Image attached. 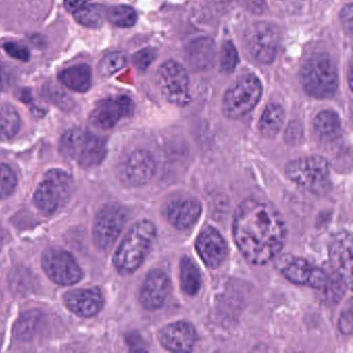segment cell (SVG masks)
<instances>
[{
    "instance_id": "d6986e66",
    "label": "cell",
    "mask_w": 353,
    "mask_h": 353,
    "mask_svg": "<svg viewBox=\"0 0 353 353\" xmlns=\"http://www.w3.org/2000/svg\"><path fill=\"white\" fill-rule=\"evenodd\" d=\"M65 305L79 317H92L104 305V296L99 288L74 289L63 297Z\"/></svg>"
},
{
    "instance_id": "cb8c5ba5",
    "label": "cell",
    "mask_w": 353,
    "mask_h": 353,
    "mask_svg": "<svg viewBox=\"0 0 353 353\" xmlns=\"http://www.w3.org/2000/svg\"><path fill=\"white\" fill-rule=\"evenodd\" d=\"M181 286L188 296H195L201 288V274L195 262L190 257H183L181 261Z\"/></svg>"
},
{
    "instance_id": "ba28073f",
    "label": "cell",
    "mask_w": 353,
    "mask_h": 353,
    "mask_svg": "<svg viewBox=\"0 0 353 353\" xmlns=\"http://www.w3.org/2000/svg\"><path fill=\"white\" fill-rule=\"evenodd\" d=\"M157 82L163 96L176 106H187L191 101L190 80L183 65L174 61L163 63L157 74Z\"/></svg>"
},
{
    "instance_id": "4316f807",
    "label": "cell",
    "mask_w": 353,
    "mask_h": 353,
    "mask_svg": "<svg viewBox=\"0 0 353 353\" xmlns=\"http://www.w3.org/2000/svg\"><path fill=\"white\" fill-rule=\"evenodd\" d=\"M107 19L119 28H132L137 22V13L129 6H114L107 11Z\"/></svg>"
},
{
    "instance_id": "1f68e13d",
    "label": "cell",
    "mask_w": 353,
    "mask_h": 353,
    "mask_svg": "<svg viewBox=\"0 0 353 353\" xmlns=\"http://www.w3.org/2000/svg\"><path fill=\"white\" fill-rule=\"evenodd\" d=\"M192 54L195 65H203L204 63V65H206L212 59L214 61V44L212 42H206L205 40L196 43Z\"/></svg>"
},
{
    "instance_id": "3957f363",
    "label": "cell",
    "mask_w": 353,
    "mask_h": 353,
    "mask_svg": "<svg viewBox=\"0 0 353 353\" xmlns=\"http://www.w3.org/2000/svg\"><path fill=\"white\" fill-rule=\"evenodd\" d=\"M303 90L315 99L332 98L338 90L339 76L336 65L325 53L314 55L301 70Z\"/></svg>"
},
{
    "instance_id": "8fae6325",
    "label": "cell",
    "mask_w": 353,
    "mask_h": 353,
    "mask_svg": "<svg viewBox=\"0 0 353 353\" xmlns=\"http://www.w3.org/2000/svg\"><path fill=\"white\" fill-rule=\"evenodd\" d=\"M330 166L323 157L310 156L295 159L286 165L287 177L303 188L313 187L323 181L330 174Z\"/></svg>"
},
{
    "instance_id": "836d02e7",
    "label": "cell",
    "mask_w": 353,
    "mask_h": 353,
    "mask_svg": "<svg viewBox=\"0 0 353 353\" xmlns=\"http://www.w3.org/2000/svg\"><path fill=\"white\" fill-rule=\"evenodd\" d=\"M3 48L6 53L13 59H19L21 61H28L30 59V52L28 49L17 43H6L3 44Z\"/></svg>"
},
{
    "instance_id": "83f0119b",
    "label": "cell",
    "mask_w": 353,
    "mask_h": 353,
    "mask_svg": "<svg viewBox=\"0 0 353 353\" xmlns=\"http://www.w3.org/2000/svg\"><path fill=\"white\" fill-rule=\"evenodd\" d=\"M41 321V313L38 311L26 312L18 320L16 334L21 340L28 341L36 334Z\"/></svg>"
},
{
    "instance_id": "44dd1931",
    "label": "cell",
    "mask_w": 353,
    "mask_h": 353,
    "mask_svg": "<svg viewBox=\"0 0 353 353\" xmlns=\"http://www.w3.org/2000/svg\"><path fill=\"white\" fill-rule=\"evenodd\" d=\"M59 81L74 92H85L92 88V70L88 65H77L63 70L59 75Z\"/></svg>"
},
{
    "instance_id": "60d3db41",
    "label": "cell",
    "mask_w": 353,
    "mask_h": 353,
    "mask_svg": "<svg viewBox=\"0 0 353 353\" xmlns=\"http://www.w3.org/2000/svg\"><path fill=\"white\" fill-rule=\"evenodd\" d=\"M348 79L349 88H350V90H352V65H350V67H349Z\"/></svg>"
},
{
    "instance_id": "5b68a950",
    "label": "cell",
    "mask_w": 353,
    "mask_h": 353,
    "mask_svg": "<svg viewBox=\"0 0 353 353\" xmlns=\"http://www.w3.org/2000/svg\"><path fill=\"white\" fill-rule=\"evenodd\" d=\"M74 191L71 175L59 169L49 170L34 193L37 208L47 214L61 210L69 202Z\"/></svg>"
},
{
    "instance_id": "7a4b0ae2",
    "label": "cell",
    "mask_w": 353,
    "mask_h": 353,
    "mask_svg": "<svg viewBox=\"0 0 353 353\" xmlns=\"http://www.w3.org/2000/svg\"><path fill=\"white\" fill-rule=\"evenodd\" d=\"M156 237V227L150 220L135 223L128 231L113 256V263L121 274H131L143 263Z\"/></svg>"
},
{
    "instance_id": "ac0fdd59",
    "label": "cell",
    "mask_w": 353,
    "mask_h": 353,
    "mask_svg": "<svg viewBox=\"0 0 353 353\" xmlns=\"http://www.w3.org/2000/svg\"><path fill=\"white\" fill-rule=\"evenodd\" d=\"M330 259L338 276L350 288L352 285V235L339 233L330 243Z\"/></svg>"
},
{
    "instance_id": "8d00e7d4",
    "label": "cell",
    "mask_w": 353,
    "mask_h": 353,
    "mask_svg": "<svg viewBox=\"0 0 353 353\" xmlns=\"http://www.w3.org/2000/svg\"><path fill=\"white\" fill-rule=\"evenodd\" d=\"M352 5L346 6L341 12V23L348 34L352 32Z\"/></svg>"
},
{
    "instance_id": "74e56055",
    "label": "cell",
    "mask_w": 353,
    "mask_h": 353,
    "mask_svg": "<svg viewBox=\"0 0 353 353\" xmlns=\"http://www.w3.org/2000/svg\"><path fill=\"white\" fill-rule=\"evenodd\" d=\"M340 330L342 332L346 334H350L352 330V312H351V307L349 305L348 310L344 311L342 317L340 319Z\"/></svg>"
},
{
    "instance_id": "2e32d148",
    "label": "cell",
    "mask_w": 353,
    "mask_h": 353,
    "mask_svg": "<svg viewBox=\"0 0 353 353\" xmlns=\"http://www.w3.org/2000/svg\"><path fill=\"white\" fill-rule=\"evenodd\" d=\"M197 332L187 321H175L167 324L159 332V342L163 348L172 352H189L195 347Z\"/></svg>"
},
{
    "instance_id": "277c9868",
    "label": "cell",
    "mask_w": 353,
    "mask_h": 353,
    "mask_svg": "<svg viewBox=\"0 0 353 353\" xmlns=\"http://www.w3.org/2000/svg\"><path fill=\"white\" fill-rule=\"evenodd\" d=\"M61 150L65 157L82 167L90 168L102 162L106 154V143L98 136L74 129L68 131L61 140Z\"/></svg>"
},
{
    "instance_id": "7c38bea8",
    "label": "cell",
    "mask_w": 353,
    "mask_h": 353,
    "mask_svg": "<svg viewBox=\"0 0 353 353\" xmlns=\"http://www.w3.org/2000/svg\"><path fill=\"white\" fill-rule=\"evenodd\" d=\"M156 173V160L148 150L132 152L121 164L119 176L129 187H141L148 183Z\"/></svg>"
},
{
    "instance_id": "e0dca14e",
    "label": "cell",
    "mask_w": 353,
    "mask_h": 353,
    "mask_svg": "<svg viewBox=\"0 0 353 353\" xmlns=\"http://www.w3.org/2000/svg\"><path fill=\"white\" fill-rule=\"evenodd\" d=\"M171 290L170 279L162 270H152L146 276L140 290V303L154 311L163 307Z\"/></svg>"
},
{
    "instance_id": "f35d334b",
    "label": "cell",
    "mask_w": 353,
    "mask_h": 353,
    "mask_svg": "<svg viewBox=\"0 0 353 353\" xmlns=\"http://www.w3.org/2000/svg\"><path fill=\"white\" fill-rule=\"evenodd\" d=\"M12 79H13V76H12L9 68L5 63H0V90L9 88L11 85Z\"/></svg>"
},
{
    "instance_id": "d6a6232c",
    "label": "cell",
    "mask_w": 353,
    "mask_h": 353,
    "mask_svg": "<svg viewBox=\"0 0 353 353\" xmlns=\"http://www.w3.org/2000/svg\"><path fill=\"white\" fill-rule=\"evenodd\" d=\"M156 50L152 48H144L138 51L133 57V63L139 71H146L156 59Z\"/></svg>"
},
{
    "instance_id": "f546056e",
    "label": "cell",
    "mask_w": 353,
    "mask_h": 353,
    "mask_svg": "<svg viewBox=\"0 0 353 353\" xmlns=\"http://www.w3.org/2000/svg\"><path fill=\"white\" fill-rule=\"evenodd\" d=\"M239 63V53L232 42H225L221 49L220 70L223 74H231L234 72Z\"/></svg>"
},
{
    "instance_id": "d4e9b609",
    "label": "cell",
    "mask_w": 353,
    "mask_h": 353,
    "mask_svg": "<svg viewBox=\"0 0 353 353\" xmlns=\"http://www.w3.org/2000/svg\"><path fill=\"white\" fill-rule=\"evenodd\" d=\"M20 117L9 104H0V141L9 140L19 131Z\"/></svg>"
},
{
    "instance_id": "6da1fadb",
    "label": "cell",
    "mask_w": 353,
    "mask_h": 353,
    "mask_svg": "<svg viewBox=\"0 0 353 353\" xmlns=\"http://www.w3.org/2000/svg\"><path fill=\"white\" fill-rule=\"evenodd\" d=\"M233 239L245 260L264 265L282 251L286 241V225L278 210L261 200H245L235 212Z\"/></svg>"
},
{
    "instance_id": "7bdbcfd3",
    "label": "cell",
    "mask_w": 353,
    "mask_h": 353,
    "mask_svg": "<svg viewBox=\"0 0 353 353\" xmlns=\"http://www.w3.org/2000/svg\"><path fill=\"white\" fill-rule=\"evenodd\" d=\"M223 1H228V0H223Z\"/></svg>"
},
{
    "instance_id": "8992f818",
    "label": "cell",
    "mask_w": 353,
    "mask_h": 353,
    "mask_svg": "<svg viewBox=\"0 0 353 353\" xmlns=\"http://www.w3.org/2000/svg\"><path fill=\"white\" fill-rule=\"evenodd\" d=\"M261 94L260 80L254 75L245 76L225 94L222 104L223 113L228 119H241L255 108Z\"/></svg>"
},
{
    "instance_id": "f1b7e54d",
    "label": "cell",
    "mask_w": 353,
    "mask_h": 353,
    "mask_svg": "<svg viewBox=\"0 0 353 353\" xmlns=\"http://www.w3.org/2000/svg\"><path fill=\"white\" fill-rule=\"evenodd\" d=\"M127 63L128 57L125 53L119 52V51L110 52L103 57L99 65V72L104 77H110L123 69Z\"/></svg>"
},
{
    "instance_id": "7402d4cb",
    "label": "cell",
    "mask_w": 353,
    "mask_h": 353,
    "mask_svg": "<svg viewBox=\"0 0 353 353\" xmlns=\"http://www.w3.org/2000/svg\"><path fill=\"white\" fill-rule=\"evenodd\" d=\"M313 128L318 139L324 142L334 141L340 135V117L334 111H321L314 119Z\"/></svg>"
},
{
    "instance_id": "5bb4252c",
    "label": "cell",
    "mask_w": 353,
    "mask_h": 353,
    "mask_svg": "<svg viewBox=\"0 0 353 353\" xmlns=\"http://www.w3.org/2000/svg\"><path fill=\"white\" fill-rule=\"evenodd\" d=\"M280 262L281 272L293 284L313 288H322L327 285V274L307 260L296 257H284Z\"/></svg>"
},
{
    "instance_id": "9a60e30c",
    "label": "cell",
    "mask_w": 353,
    "mask_h": 353,
    "mask_svg": "<svg viewBox=\"0 0 353 353\" xmlns=\"http://www.w3.org/2000/svg\"><path fill=\"white\" fill-rule=\"evenodd\" d=\"M196 251L208 268H218L228 255V245L214 227H206L196 239Z\"/></svg>"
},
{
    "instance_id": "4dcf8cb0",
    "label": "cell",
    "mask_w": 353,
    "mask_h": 353,
    "mask_svg": "<svg viewBox=\"0 0 353 353\" xmlns=\"http://www.w3.org/2000/svg\"><path fill=\"white\" fill-rule=\"evenodd\" d=\"M17 185V176L8 165L0 164V199L12 195Z\"/></svg>"
},
{
    "instance_id": "ab89813d",
    "label": "cell",
    "mask_w": 353,
    "mask_h": 353,
    "mask_svg": "<svg viewBox=\"0 0 353 353\" xmlns=\"http://www.w3.org/2000/svg\"><path fill=\"white\" fill-rule=\"evenodd\" d=\"M90 3V0H65L63 5L69 13L74 14Z\"/></svg>"
},
{
    "instance_id": "d590c367",
    "label": "cell",
    "mask_w": 353,
    "mask_h": 353,
    "mask_svg": "<svg viewBox=\"0 0 353 353\" xmlns=\"http://www.w3.org/2000/svg\"><path fill=\"white\" fill-rule=\"evenodd\" d=\"M245 9L254 15H262L268 10L265 0H243Z\"/></svg>"
},
{
    "instance_id": "603a6c76",
    "label": "cell",
    "mask_w": 353,
    "mask_h": 353,
    "mask_svg": "<svg viewBox=\"0 0 353 353\" xmlns=\"http://www.w3.org/2000/svg\"><path fill=\"white\" fill-rule=\"evenodd\" d=\"M284 119L285 111L281 105H268L260 117L259 125H258L260 134L264 137H274L282 129Z\"/></svg>"
},
{
    "instance_id": "30bf717a",
    "label": "cell",
    "mask_w": 353,
    "mask_h": 353,
    "mask_svg": "<svg viewBox=\"0 0 353 353\" xmlns=\"http://www.w3.org/2000/svg\"><path fill=\"white\" fill-rule=\"evenodd\" d=\"M42 266L51 281L63 286L76 284L83 276L75 258L65 250H46L42 255Z\"/></svg>"
},
{
    "instance_id": "9c48e42d",
    "label": "cell",
    "mask_w": 353,
    "mask_h": 353,
    "mask_svg": "<svg viewBox=\"0 0 353 353\" xmlns=\"http://www.w3.org/2000/svg\"><path fill=\"white\" fill-rule=\"evenodd\" d=\"M127 223V214L119 205L104 206L99 212L92 228L94 245L101 251L112 248Z\"/></svg>"
},
{
    "instance_id": "ffe728a7",
    "label": "cell",
    "mask_w": 353,
    "mask_h": 353,
    "mask_svg": "<svg viewBox=\"0 0 353 353\" xmlns=\"http://www.w3.org/2000/svg\"><path fill=\"white\" fill-rule=\"evenodd\" d=\"M202 206L198 200L177 199L167 208L169 223L179 230H187L193 227L201 216Z\"/></svg>"
},
{
    "instance_id": "484cf974",
    "label": "cell",
    "mask_w": 353,
    "mask_h": 353,
    "mask_svg": "<svg viewBox=\"0 0 353 353\" xmlns=\"http://www.w3.org/2000/svg\"><path fill=\"white\" fill-rule=\"evenodd\" d=\"M76 21L85 28H98L104 22V11L100 5L88 3L85 7L73 14Z\"/></svg>"
},
{
    "instance_id": "e575fe53",
    "label": "cell",
    "mask_w": 353,
    "mask_h": 353,
    "mask_svg": "<svg viewBox=\"0 0 353 353\" xmlns=\"http://www.w3.org/2000/svg\"><path fill=\"white\" fill-rule=\"evenodd\" d=\"M285 137L289 143H297L301 141V137H303V128H301V123L297 121H291L289 123L288 129L286 130Z\"/></svg>"
},
{
    "instance_id": "52a82bcc",
    "label": "cell",
    "mask_w": 353,
    "mask_h": 353,
    "mask_svg": "<svg viewBox=\"0 0 353 353\" xmlns=\"http://www.w3.org/2000/svg\"><path fill=\"white\" fill-rule=\"evenodd\" d=\"M279 40V28L270 22H254L245 32V44L248 51L254 59L264 65L272 63L276 59Z\"/></svg>"
},
{
    "instance_id": "4fadbf2b",
    "label": "cell",
    "mask_w": 353,
    "mask_h": 353,
    "mask_svg": "<svg viewBox=\"0 0 353 353\" xmlns=\"http://www.w3.org/2000/svg\"><path fill=\"white\" fill-rule=\"evenodd\" d=\"M133 101L127 96L114 97L100 101L90 114V123L101 130L114 128L121 119L134 113Z\"/></svg>"
},
{
    "instance_id": "b9f144b4",
    "label": "cell",
    "mask_w": 353,
    "mask_h": 353,
    "mask_svg": "<svg viewBox=\"0 0 353 353\" xmlns=\"http://www.w3.org/2000/svg\"><path fill=\"white\" fill-rule=\"evenodd\" d=\"M3 235H1V233H0V251H1V248H3Z\"/></svg>"
}]
</instances>
